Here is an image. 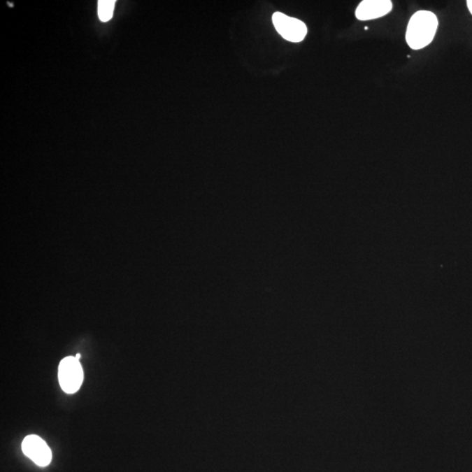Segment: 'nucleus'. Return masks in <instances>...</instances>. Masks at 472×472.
I'll return each mask as SVG.
<instances>
[{
    "instance_id": "1",
    "label": "nucleus",
    "mask_w": 472,
    "mask_h": 472,
    "mask_svg": "<svg viewBox=\"0 0 472 472\" xmlns=\"http://www.w3.org/2000/svg\"><path fill=\"white\" fill-rule=\"evenodd\" d=\"M438 20L435 13L429 10H418L409 20L406 41L409 47L419 50L431 43L435 37Z\"/></svg>"
},
{
    "instance_id": "2",
    "label": "nucleus",
    "mask_w": 472,
    "mask_h": 472,
    "mask_svg": "<svg viewBox=\"0 0 472 472\" xmlns=\"http://www.w3.org/2000/svg\"><path fill=\"white\" fill-rule=\"evenodd\" d=\"M58 378L59 385L65 393H76L83 381V370L79 360L73 356L63 359L59 363Z\"/></svg>"
},
{
    "instance_id": "3",
    "label": "nucleus",
    "mask_w": 472,
    "mask_h": 472,
    "mask_svg": "<svg viewBox=\"0 0 472 472\" xmlns=\"http://www.w3.org/2000/svg\"><path fill=\"white\" fill-rule=\"evenodd\" d=\"M276 30L286 41L300 42L307 34L306 24L299 20L285 15L282 13H275L272 17Z\"/></svg>"
},
{
    "instance_id": "4",
    "label": "nucleus",
    "mask_w": 472,
    "mask_h": 472,
    "mask_svg": "<svg viewBox=\"0 0 472 472\" xmlns=\"http://www.w3.org/2000/svg\"><path fill=\"white\" fill-rule=\"evenodd\" d=\"M22 450L27 457L38 466H48L52 460L50 448L43 439L35 435L27 436L23 440Z\"/></svg>"
},
{
    "instance_id": "5",
    "label": "nucleus",
    "mask_w": 472,
    "mask_h": 472,
    "mask_svg": "<svg viewBox=\"0 0 472 472\" xmlns=\"http://www.w3.org/2000/svg\"><path fill=\"white\" fill-rule=\"evenodd\" d=\"M393 8L389 0H364L355 10L357 19L370 20L387 15Z\"/></svg>"
},
{
    "instance_id": "6",
    "label": "nucleus",
    "mask_w": 472,
    "mask_h": 472,
    "mask_svg": "<svg viewBox=\"0 0 472 472\" xmlns=\"http://www.w3.org/2000/svg\"><path fill=\"white\" fill-rule=\"evenodd\" d=\"M115 0H101L98 2V16L100 20L106 22L111 19L113 15Z\"/></svg>"
},
{
    "instance_id": "7",
    "label": "nucleus",
    "mask_w": 472,
    "mask_h": 472,
    "mask_svg": "<svg viewBox=\"0 0 472 472\" xmlns=\"http://www.w3.org/2000/svg\"><path fill=\"white\" fill-rule=\"evenodd\" d=\"M467 6L469 10H470L471 13L472 14V0H469V1H467Z\"/></svg>"
},
{
    "instance_id": "8",
    "label": "nucleus",
    "mask_w": 472,
    "mask_h": 472,
    "mask_svg": "<svg viewBox=\"0 0 472 472\" xmlns=\"http://www.w3.org/2000/svg\"><path fill=\"white\" fill-rule=\"evenodd\" d=\"M75 357H76V359L79 360L80 358V355H79V353H78V355H76V356H75Z\"/></svg>"
}]
</instances>
